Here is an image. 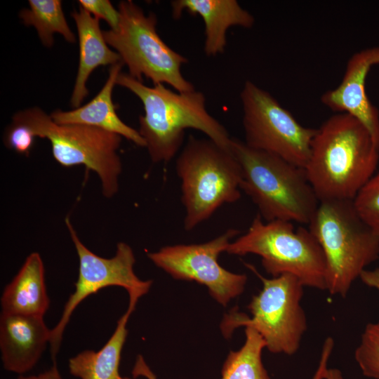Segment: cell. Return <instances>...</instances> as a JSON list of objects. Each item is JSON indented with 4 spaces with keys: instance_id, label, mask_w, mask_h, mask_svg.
I'll use <instances>...</instances> for the list:
<instances>
[{
    "instance_id": "2",
    "label": "cell",
    "mask_w": 379,
    "mask_h": 379,
    "mask_svg": "<svg viewBox=\"0 0 379 379\" xmlns=\"http://www.w3.org/2000/svg\"><path fill=\"white\" fill-rule=\"evenodd\" d=\"M117 84L128 89L142 103L145 114L139 117L138 131L153 162L170 161L182 147L187 128L200 131L210 140L230 149L232 138L208 112L201 92H175L162 84L150 87L121 72Z\"/></svg>"
},
{
    "instance_id": "22",
    "label": "cell",
    "mask_w": 379,
    "mask_h": 379,
    "mask_svg": "<svg viewBox=\"0 0 379 379\" xmlns=\"http://www.w3.org/2000/svg\"><path fill=\"white\" fill-rule=\"evenodd\" d=\"M354 359L364 376L379 379V321L366 326Z\"/></svg>"
},
{
    "instance_id": "10",
    "label": "cell",
    "mask_w": 379,
    "mask_h": 379,
    "mask_svg": "<svg viewBox=\"0 0 379 379\" xmlns=\"http://www.w3.org/2000/svg\"><path fill=\"white\" fill-rule=\"evenodd\" d=\"M245 143L305 168L317 128L302 126L267 91L251 81L240 93Z\"/></svg>"
},
{
    "instance_id": "14",
    "label": "cell",
    "mask_w": 379,
    "mask_h": 379,
    "mask_svg": "<svg viewBox=\"0 0 379 379\" xmlns=\"http://www.w3.org/2000/svg\"><path fill=\"white\" fill-rule=\"evenodd\" d=\"M373 65L366 49L354 54L347 62L340 85L325 92L321 100L331 110L347 113L359 120L379 146V113L365 88L366 78Z\"/></svg>"
},
{
    "instance_id": "29",
    "label": "cell",
    "mask_w": 379,
    "mask_h": 379,
    "mask_svg": "<svg viewBox=\"0 0 379 379\" xmlns=\"http://www.w3.org/2000/svg\"><path fill=\"white\" fill-rule=\"evenodd\" d=\"M323 379H343L342 372L338 368H329L326 367L324 371Z\"/></svg>"
},
{
    "instance_id": "11",
    "label": "cell",
    "mask_w": 379,
    "mask_h": 379,
    "mask_svg": "<svg viewBox=\"0 0 379 379\" xmlns=\"http://www.w3.org/2000/svg\"><path fill=\"white\" fill-rule=\"evenodd\" d=\"M65 223L78 255L79 275L74 291L66 302L58 324L51 329L50 346L54 359L73 312L84 299L102 288L119 286L128 293V306L135 308L138 300L149 292L152 284V280H142L135 274V258L128 244L118 243L112 258H102L81 241L68 218H65Z\"/></svg>"
},
{
    "instance_id": "12",
    "label": "cell",
    "mask_w": 379,
    "mask_h": 379,
    "mask_svg": "<svg viewBox=\"0 0 379 379\" xmlns=\"http://www.w3.org/2000/svg\"><path fill=\"white\" fill-rule=\"evenodd\" d=\"M239 230L228 229L223 234L199 244L166 246L147 254L149 259L175 279L194 281L206 286L218 303L226 306L241 295L247 281L244 274L231 272L218 262Z\"/></svg>"
},
{
    "instance_id": "21",
    "label": "cell",
    "mask_w": 379,
    "mask_h": 379,
    "mask_svg": "<svg viewBox=\"0 0 379 379\" xmlns=\"http://www.w3.org/2000/svg\"><path fill=\"white\" fill-rule=\"evenodd\" d=\"M245 335L243 346L231 351L225 361L221 379H270L262 361L265 340L251 327H246Z\"/></svg>"
},
{
    "instance_id": "23",
    "label": "cell",
    "mask_w": 379,
    "mask_h": 379,
    "mask_svg": "<svg viewBox=\"0 0 379 379\" xmlns=\"http://www.w3.org/2000/svg\"><path fill=\"white\" fill-rule=\"evenodd\" d=\"M353 204L361 219L379 236V173L361 187Z\"/></svg>"
},
{
    "instance_id": "5",
    "label": "cell",
    "mask_w": 379,
    "mask_h": 379,
    "mask_svg": "<svg viewBox=\"0 0 379 379\" xmlns=\"http://www.w3.org/2000/svg\"><path fill=\"white\" fill-rule=\"evenodd\" d=\"M181 181L184 229L191 231L225 204L241 197V169L230 149L190 135L175 161Z\"/></svg>"
},
{
    "instance_id": "18",
    "label": "cell",
    "mask_w": 379,
    "mask_h": 379,
    "mask_svg": "<svg viewBox=\"0 0 379 379\" xmlns=\"http://www.w3.org/2000/svg\"><path fill=\"white\" fill-rule=\"evenodd\" d=\"M44 273L39 253L29 254L3 291L1 312L44 317L50 305Z\"/></svg>"
},
{
    "instance_id": "17",
    "label": "cell",
    "mask_w": 379,
    "mask_h": 379,
    "mask_svg": "<svg viewBox=\"0 0 379 379\" xmlns=\"http://www.w3.org/2000/svg\"><path fill=\"white\" fill-rule=\"evenodd\" d=\"M72 16L77 28L79 62L70 99L72 107L78 108L88 94L86 84L91 74L98 67L111 66L121 61L120 55L107 44L99 20L80 7Z\"/></svg>"
},
{
    "instance_id": "13",
    "label": "cell",
    "mask_w": 379,
    "mask_h": 379,
    "mask_svg": "<svg viewBox=\"0 0 379 379\" xmlns=\"http://www.w3.org/2000/svg\"><path fill=\"white\" fill-rule=\"evenodd\" d=\"M51 335L42 316L1 312L0 350L4 368L20 375L32 369L50 343Z\"/></svg>"
},
{
    "instance_id": "8",
    "label": "cell",
    "mask_w": 379,
    "mask_h": 379,
    "mask_svg": "<svg viewBox=\"0 0 379 379\" xmlns=\"http://www.w3.org/2000/svg\"><path fill=\"white\" fill-rule=\"evenodd\" d=\"M118 10L117 27L103 31V35L127 66L128 74L140 81L144 76L154 85L168 84L178 92L195 90L181 72L187 58L170 48L159 36L156 15L145 14L131 0L120 1Z\"/></svg>"
},
{
    "instance_id": "24",
    "label": "cell",
    "mask_w": 379,
    "mask_h": 379,
    "mask_svg": "<svg viewBox=\"0 0 379 379\" xmlns=\"http://www.w3.org/2000/svg\"><path fill=\"white\" fill-rule=\"evenodd\" d=\"M35 135L25 125L13 124L10 126L6 135V144L18 153L28 154L32 149Z\"/></svg>"
},
{
    "instance_id": "6",
    "label": "cell",
    "mask_w": 379,
    "mask_h": 379,
    "mask_svg": "<svg viewBox=\"0 0 379 379\" xmlns=\"http://www.w3.org/2000/svg\"><path fill=\"white\" fill-rule=\"evenodd\" d=\"M226 252L237 255L255 254L272 277L291 274L304 286L326 290L323 251L308 228L295 229L292 222H263L258 213L246 233L231 241Z\"/></svg>"
},
{
    "instance_id": "26",
    "label": "cell",
    "mask_w": 379,
    "mask_h": 379,
    "mask_svg": "<svg viewBox=\"0 0 379 379\" xmlns=\"http://www.w3.org/2000/svg\"><path fill=\"white\" fill-rule=\"evenodd\" d=\"M359 278L364 284L379 291V267L372 270H364Z\"/></svg>"
},
{
    "instance_id": "19",
    "label": "cell",
    "mask_w": 379,
    "mask_h": 379,
    "mask_svg": "<svg viewBox=\"0 0 379 379\" xmlns=\"http://www.w3.org/2000/svg\"><path fill=\"white\" fill-rule=\"evenodd\" d=\"M134 308L128 307L105 345L98 351L84 350L69 360L70 373L80 379H130L119 373L121 351L128 335L127 322Z\"/></svg>"
},
{
    "instance_id": "27",
    "label": "cell",
    "mask_w": 379,
    "mask_h": 379,
    "mask_svg": "<svg viewBox=\"0 0 379 379\" xmlns=\"http://www.w3.org/2000/svg\"><path fill=\"white\" fill-rule=\"evenodd\" d=\"M18 379H62L61 375L57 368L56 363L47 371L38 374L25 376L24 375H20Z\"/></svg>"
},
{
    "instance_id": "9",
    "label": "cell",
    "mask_w": 379,
    "mask_h": 379,
    "mask_svg": "<svg viewBox=\"0 0 379 379\" xmlns=\"http://www.w3.org/2000/svg\"><path fill=\"white\" fill-rule=\"evenodd\" d=\"M262 283V288L248 305L252 317L232 312L222 323L225 335L239 326L254 328L263 338L266 348L274 354H294L307 331V318L300 301L301 281L294 275L284 274L270 279L260 275L248 265Z\"/></svg>"
},
{
    "instance_id": "7",
    "label": "cell",
    "mask_w": 379,
    "mask_h": 379,
    "mask_svg": "<svg viewBox=\"0 0 379 379\" xmlns=\"http://www.w3.org/2000/svg\"><path fill=\"white\" fill-rule=\"evenodd\" d=\"M13 123L25 125L35 137L48 139L55 160L62 166L81 164L96 173L105 197L116 194L122 169L117 152L121 135L88 125L57 124L37 107L19 111Z\"/></svg>"
},
{
    "instance_id": "28",
    "label": "cell",
    "mask_w": 379,
    "mask_h": 379,
    "mask_svg": "<svg viewBox=\"0 0 379 379\" xmlns=\"http://www.w3.org/2000/svg\"><path fill=\"white\" fill-rule=\"evenodd\" d=\"M133 373L136 375H144L148 379H157L153 373L149 369L141 357L137 359Z\"/></svg>"
},
{
    "instance_id": "15",
    "label": "cell",
    "mask_w": 379,
    "mask_h": 379,
    "mask_svg": "<svg viewBox=\"0 0 379 379\" xmlns=\"http://www.w3.org/2000/svg\"><path fill=\"white\" fill-rule=\"evenodd\" d=\"M171 6L174 19H179L183 11L201 17L205 27L204 49L208 56L224 53L229 28H251L255 22L252 14L236 0H174Z\"/></svg>"
},
{
    "instance_id": "16",
    "label": "cell",
    "mask_w": 379,
    "mask_h": 379,
    "mask_svg": "<svg viewBox=\"0 0 379 379\" xmlns=\"http://www.w3.org/2000/svg\"><path fill=\"white\" fill-rule=\"evenodd\" d=\"M124 64L120 61L109 68L108 78L95 97L87 104L70 111L57 109L50 116L59 124H83L117 133L138 146H146L138 131L128 126L118 117L112 94Z\"/></svg>"
},
{
    "instance_id": "25",
    "label": "cell",
    "mask_w": 379,
    "mask_h": 379,
    "mask_svg": "<svg viewBox=\"0 0 379 379\" xmlns=\"http://www.w3.org/2000/svg\"><path fill=\"white\" fill-rule=\"evenodd\" d=\"M80 7L88 11L93 17L102 19L109 25L111 29L117 27L119 22V12L108 0H79Z\"/></svg>"
},
{
    "instance_id": "4",
    "label": "cell",
    "mask_w": 379,
    "mask_h": 379,
    "mask_svg": "<svg viewBox=\"0 0 379 379\" xmlns=\"http://www.w3.org/2000/svg\"><path fill=\"white\" fill-rule=\"evenodd\" d=\"M308 226L324 255L326 290L345 298L379 258V236L361 219L353 200L319 202Z\"/></svg>"
},
{
    "instance_id": "1",
    "label": "cell",
    "mask_w": 379,
    "mask_h": 379,
    "mask_svg": "<svg viewBox=\"0 0 379 379\" xmlns=\"http://www.w3.org/2000/svg\"><path fill=\"white\" fill-rule=\"evenodd\" d=\"M378 160L379 146L367 128L350 114L338 113L317 128L304 169L319 202L353 200Z\"/></svg>"
},
{
    "instance_id": "3",
    "label": "cell",
    "mask_w": 379,
    "mask_h": 379,
    "mask_svg": "<svg viewBox=\"0 0 379 379\" xmlns=\"http://www.w3.org/2000/svg\"><path fill=\"white\" fill-rule=\"evenodd\" d=\"M230 149L241 169V190L265 222L281 220L308 225L319 201L304 168L232 138Z\"/></svg>"
},
{
    "instance_id": "20",
    "label": "cell",
    "mask_w": 379,
    "mask_h": 379,
    "mask_svg": "<svg viewBox=\"0 0 379 379\" xmlns=\"http://www.w3.org/2000/svg\"><path fill=\"white\" fill-rule=\"evenodd\" d=\"M28 8L20 12V17L27 26H33L41 43L47 48L54 44L53 34H60L69 43L76 37L65 19L60 0H29Z\"/></svg>"
}]
</instances>
